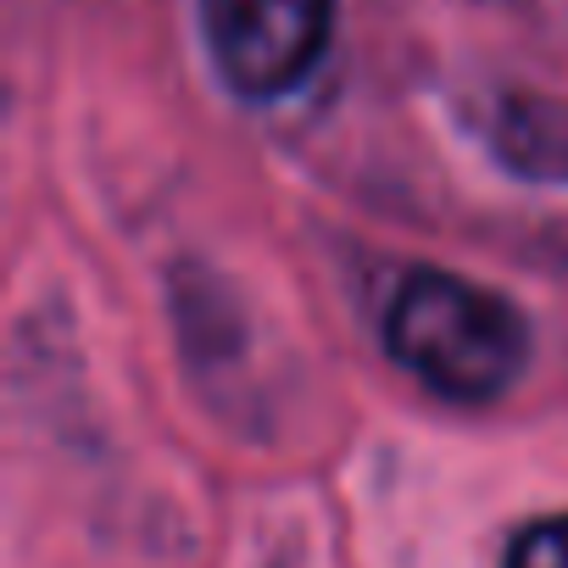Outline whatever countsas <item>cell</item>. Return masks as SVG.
<instances>
[{
	"instance_id": "1",
	"label": "cell",
	"mask_w": 568,
	"mask_h": 568,
	"mask_svg": "<svg viewBox=\"0 0 568 568\" xmlns=\"http://www.w3.org/2000/svg\"><path fill=\"white\" fill-rule=\"evenodd\" d=\"M390 357L446 402H496L529 363V324L496 291L418 267L385 313Z\"/></svg>"
},
{
	"instance_id": "2",
	"label": "cell",
	"mask_w": 568,
	"mask_h": 568,
	"mask_svg": "<svg viewBox=\"0 0 568 568\" xmlns=\"http://www.w3.org/2000/svg\"><path fill=\"white\" fill-rule=\"evenodd\" d=\"M335 0H201V34L223 84L245 101L291 95L324 57Z\"/></svg>"
},
{
	"instance_id": "3",
	"label": "cell",
	"mask_w": 568,
	"mask_h": 568,
	"mask_svg": "<svg viewBox=\"0 0 568 568\" xmlns=\"http://www.w3.org/2000/svg\"><path fill=\"white\" fill-rule=\"evenodd\" d=\"M507 568H568V513L518 529L507 546Z\"/></svg>"
}]
</instances>
